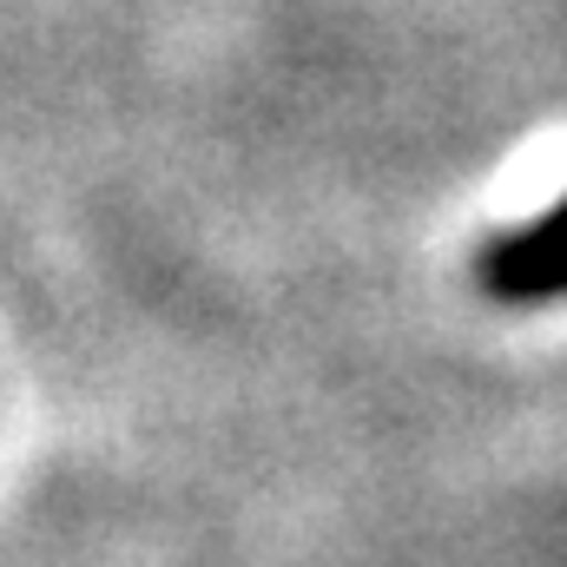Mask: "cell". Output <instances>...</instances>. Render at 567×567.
<instances>
[{
  "mask_svg": "<svg viewBox=\"0 0 567 567\" xmlns=\"http://www.w3.org/2000/svg\"><path fill=\"white\" fill-rule=\"evenodd\" d=\"M482 290L502 303H561L567 297V198L542 218L502 231L482 251Z\"/></svg>",
  "mask_w": 567,
  "mask_h": 567,
  "instance_id": "6da1fadb",
  "label": "cell"
}]
</instances>
